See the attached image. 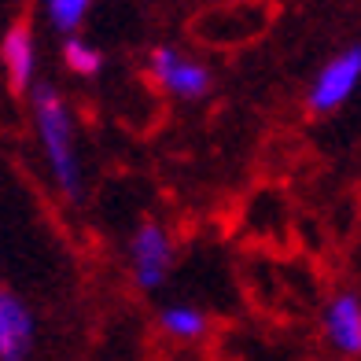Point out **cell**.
I'll return each mask as SVG.
<instances>
[{"mask_svg": "<svg viewBox=\"0 0 361 361\" xmlns=\"http://www.w3.org/2000/svg\"><path fill=\"white\" fill-rule=\"evenodd\" d=\"M30 122H34V137L44 155V170L52 185L67 195L81 200V155H78V126L71 104L52 81H37L30 92Z\"/></svg>", "mask_w": 361, "mask_h": 361, "instance_id": "cell-1", "label": "cell"}, {"mask_svg": "<svg viewBox=\"0 0 361 361\" xmlns=\"http://www.w3.org/2000/svg\"><path fill=\"white\" fill-rule=\"evenodd\" d=\"M147 78L173 100H203L214 89V74L203 59L180 52L173 44H155L147 52Z\"/></svg>", "mask_w": 361, "mask_h": 361, "instance_id": "cell-2", "label": "cell"}, {"mask_svg": "<svg viewBox=\"0 0 361 361\" xmlns=\"http://www.w3.org/2000/svg\"><path fill=\"white\" fill-rule=\"evenodd\" d=\"M357 85H361V44H347L321 63V71L306 89V107L314 114H332L357 92Z\"/></svg>", "mask_w": 361, "mask_h": 361, "instance_id": "cell-3", "label": "cell"}, {"mask_svg": "<svg viewBox=\"0 0 361 361\" xmlns=\"http://www.w3.org/2000/svg\"><path fill=\"white\" fill-rule=\"evenodd\" d=\"M126 262H129V276L140 291H159L170 276L173 266V240L159 221H140L129 236L126 247Z\"/></svg>", "mask_w": 361, "mask_h": 361, "instance_id": "cell-4", "label": "cell"}, {"mask_svg": "<svg viewBox=\"0 0 361 361\" xmlns=\"http://www.w3.org/2000/svg\"><path fill=\"white\" fill-rule=\"evenodd\" d=\"M0 67L15 96H30L37 85V34L26 19H15L0 37Z\"/></svg>", "mask_w": 361, "mask_h": 361, "instance_id": "cell-5", "label": "cell"}, {"mask_svg": "<svg viewBox=\"0 0 361 361\" xmlns=\"http://www.w3.org/2000/svg\"><path fill=\"white\" fill-rule=\"evenodd\" d=\"M321 332L339 357H361V295L336 291L321 310Z\"/></svg>", "mask_w": 361, "mask_h": 361, "instance_id": "cell-6", "label": "cell"}, {"mask_svg": "<svg viewBox=\"0 0 361 361\" xmlns=\"http://www.w3.org/2000/svg\"><path fill=\"white\" fill-rule=\"evenodd\" d=\"M37 343V317L23 295L0 291V361H26Z\"/></svg>", "mask_w": 361, "mask_h": 361, "instance_id": "cell-7", "label": "cell"}, {"mask_svg": "<svg viewBox=\"0 0 361 361\" xmlns=\"http://www.w3.org/2000/svg\"><path fill=\"white\" fill-rule=\"evenodd\" d=\"M159 328L170 339H177V343H195V339L207 336L210 317L203 314L200 306H192V302H166L159 310Z\"/></svg>", "mask_w": 361, "mask_h": 361, "instance_id": "cell-8", "label": "cell"}, {"mask_svg": "<svg viewBox=\"0 0 361 361\" xmlns=\"http://www.w3.org/2000/svg\"><path fill=\"white\" fill-rule=\"evenodd\" d=\"M37 8L44 15V23L56 30V34L71 37L81 30V23L89 19L92 11V0H37Z\"/></svg>", "mask_w": 361, "mask_h": 361, "instance_id": "cell-9", "label": "cell"}, {"mask_svg": "<svg viewBox=\"0 0 361 361\" xmlns=\"http://www.w3.org/2000/svg\"><path fill=\"white\" fill-rule=\"evenodd\" d=\"M59 56H63V67H67L74 78H96V74L104 71V52L92 41H85L81 34L63 37Z\"/></svg>", "mask_w": 361, "mask_h": 361, "instance_id": "cell-10", "label": "cell"}]
</instances>
